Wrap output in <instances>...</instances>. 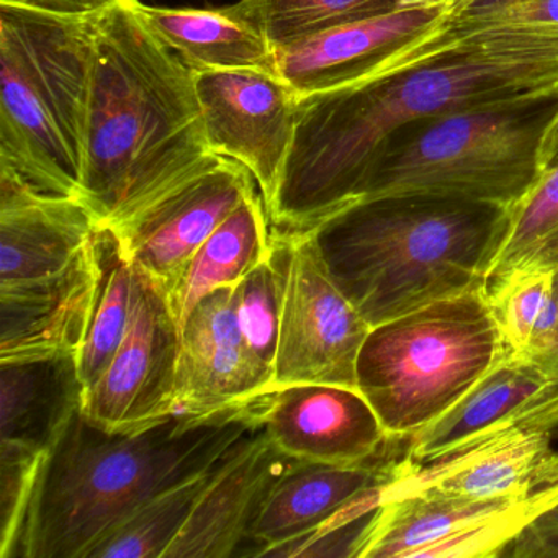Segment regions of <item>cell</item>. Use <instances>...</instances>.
Here are the masks:
<instances>
[{
    "instance_id": "cell-1",
    "label": "cell",
    "mask_w": 558,
    "mask_h": 558,
    "mask_svg": "<svg viewBox=\"0 0 558 558\" xmlns=\"http://www.w3.org/2000/svg\"><path fill=\"white\" fill-rule=\"evenodd\" d=\"M554 89L558 35L440 27L404 63L299 100L269 221L279 233L308 231L357 202L378 149L407 123Z\"/></svg>"
},
{
    "instance_id": "cell-2",
    "label": "cell",
    "mask_w": 558,
    "mask_h": 558,
    "mask_svg": "<svg viewBox=\"0 0 558 558\" xmlns=\"http://www.w3.org/2000/svg\"><path fill=\"white\" fill-rule=\"evenodd\" d=\"M194 71L133 0L96 15L81 201L113 227L214 165Z\"/></svg>"
},
{
    "instance_id": "cell-3",
    "label": "cell",
    "mask_w": 558,
    "mask_h": 558,
    "mask_svg": "<svg viewBox=\"0 0 558 558\" xmlns=\"http://www.w3.org/2000/svg\"><path fill=\"white\" fill-rule=\"evenodd\" d=\"M259 398L208 417L178 411L126 434L77 411L45 459L11 558H90L146 501L210 469L260 426Z\"/></svg>"
},
{
    "instance_id": "cell-4",
    "label": "cell",
    "mask_w": 558,
    "mask_h": 558,
    "mask_svg": "<svg viewBox=\"0 0 558 558\" xmlns=\"http://www.w3.org/2000/svg\"><path fill=\"white\" fill-rule=\"evenodd\" d=\"M511 208L430 192L365 197L308 230L331 279L371 326L486 290Z\"/></svg>"
},
{
    "instance_id": "cell-5",
    "label": "cell",
    "mask_w": 558,
    "mask_h": 558,
    "mask_svg": "<svg viewBox=\"0 0 558 558\" xmlns=\"http://www.w3.org/2000/svg\"><path fill=\"white\" fill-rule=\"evenodd\" d=\"M96 15L0 4V165L81 198Z\"/></svg>"
},
{
    "instance_id": "cell-6",
    "label": "cell",
    "mask_w": 558,
    "mask_h": 558,
    "mask_svg": "<svg viewBox=\"0 0 558 558\" xmlns=\"http://www.w3.org/2000/svg\"><path fill=\"white\" fill-rule=\"evenodd\" d=\"M557 110L554 89L407 123L378 149L361 198L430 192L514 207L541 178L542 136Z\"/></svg>"
},
{
    "instance_id": "cell-7",
    "label": "cell",
    "mask_w": 558,
    "mask_h": 558,
    "mask_svg": "<svg viewBox=\"0 0 558 558\" xmlns=\"http://www.w3.org/2000/svg\"><path fill=\"white\" fill-rule=\"evenodd\" d=\"M511 351L486 290L437 300L372 326L355 387L390 439H408L456 407Z\"/></svg>"
},
{
    "instance_id": "cell-8",
    "label": "cell",
    "mask_w": 558,
    "mask_h": 558,
    "mask_svg": "<svg viewBox=\"0 0 558 558\" xmlns=\"http://www.w3.org/2000/svg\"><path fill=\"white\" fill-rule=\"evenodd\" d=\"M272 241L283 274L272 390L296 384L355 387L372 326L336 286L308 231L277 233Z\"/></svg>"
},
{
    "instance_id": "cell-9",
    "label": "cell",
    "mask_w": 558,
    "mask_h": 558,
    "mask_svg": "<svg viewBox=\"0 0 558 558\" xmlns=\"http://www.w3.org/2000/svg\"><path fill=\"white\" fill-rule=\"evenodd\" d=\"M129 331L107 371L84 393L83 414L109 433H136L175 411L179 328L168 293L133 267Z\"/></svg>"
},
{
    "instance_id": "cell-10",
    "label": "cell",
    "mask_w": 558,
    "mask_h": 558,
    "mask_svg": "<svg viewBox=\"0 0 558 558\" xmlns=\"http://www.w3.org/2000/svg\"><path fill=\"white\" fill-rule=\"evenodd\" d=\"M254 184L243 165L220 158L138 214L107 228L132 266L171 299L202 244L257 192Z\"/></svg>"
},
{
    "instance_id": "cell-11",
    "label": "cell",
    "mask_w": 558,
    "mask_h": 558,
    "mask_svg": "<svg viewBox=\"0 0 558 558\" xmlns=\"http://www.w3.org/2000/svg\"><path fill=\"white\" fill-rule=\"evenodd\" d=\"M194 83L211 153L253 174L267 210L295 135L299 96L264 70L202 71Z\"/></svg>"
},
{
    "instance_id": "cell-12",
    "label": "cell",
    "mask_w": 558,
    "mask_h": 558,
    "mask_svg": "<svg viewBox=\"0 0 558 558\" xmlns=\"http://www.w3.org/2000/svg\"><path fill=\"white\" fill-rule=\"evenodd\" d=\"M554 434L529 426L488 430L450 452L395 463L393 476L381 489V501L408 495L450 498L519 499L558 483V450Z\"/></svg>"
},
{
    "instance_id": "cell-13",
    "label": "cell",
    "mask_w": 558,
    "mask_h": 558,
    "mask_svg": "<svg viewBox=\"0 0 558 558\" xmlns=\"http://www.w3.org/2000/svg\"><path fill=\"white\" fill-rule=\"evenodd\" d=\"M274 371L244 341L236 286L202 299L181 325L175 411L208 417L272 390Z\"/></svg>"
},
{
    "instance_id": "cell-14",
    "label": "cell",
    "mask_w": 558,
    "mask_h": 558,
    "mask_svg": "<svg viewBox=\"0 0 558 558\" xmlns=\"http://www.w3.org/2000/svg\"><path fill=\"white\" fill-rule=\"evenodd\" d=\"M453 4L400 9L276 50V71L299 99L351 86L404 63L440 31Z\"/></svg>"
},
{
    "instance_id": "cell-15",
    "label": "cell",
    "mask_w": 558,
    "mask_h": 558,
    "mask_svg": "<svg viewBox=\"0 0 558 558\" xmlns=\"http://www.w3.org/2000/svg\"><path fill=\"white\" fill-rule=\"evenodd\" d=\"M257 420L280 452L302 462L361 465L390 440L367 398L344 385L274 388L259 398Z\"/></svg>"
},
{
    "instance_id": "cell-16",
    "label": "cell",
    "mask_w": 558,
    "mask_h": 558,
    "mask_svg": "<svg viewBox=\"0 0 558 558\" xmlns=\"http://www.w3.org/2000/svg\"><path fill=\"white\" fill-rule=\"evenodd\" d=\"M99 231L61 272L0 286V364L77 359L102 283Z\"/></svg>"
},
{
    "instance_id": "cell-17",
    "label": "cell",
    "mask_w": 558,
    "mask_h": 558,
    "mask_svg": "<svg viewBox=\"0 0 558 558\" xmlns=\"http://www.w3.org/2000/svg\"><path fill=\"white\" fill-rule=\"evenodd\" d=\"M395 463L361 465L296 460L274 485L254 519L246 557H269L280 545L374 514Z\"/></svg>"
},
{
    "instance_id": "cell-18",
    "label": "cell",
    "mask_w": 558,
    "mask_h": 558,
    "mask_svg": "<svg viewBox=\"0 0 558 558\" xmlns=\"http://www.w3.org/2000/svg\"><path fill=\"white\" fill-rule=\"evenodd\" d=\"M296 459L254 427L218 460L191 518L165 558L246 557L250 532L264 501Z\"/></svg>"
},
{
    "instance_id": "cell-19",
    "label": "cell",
    "mask_w": 558,
    "mask_h": 558,
    "mask_svg": "<svg viewBox=\"0 0 558 558\" xmlns=\"http://www.w3.org/2000/svg\"><path fill=\"white\" fill-rule=\"evenodd\" d=\"M506 426L558 434V378L529 355L508 351L444 416L408 437L404 457L427 462Z\"/></svg>"
},
{
    "instance_id": "cell-20",
    "label": "cell",
    "mask_w": 558,
    "mask_h": 558,
    "mask_svg": "<svg viewBox=\"0 0 558 558\" xmlns=\"http://www.w3.org/2000/svg\"><path fill=\"white\" fill-rule=\"evenodd\" d=\"M102 227L77 197L44 194L0 165V286L66 269Z\"/></svg>"
},
{
    "instance_id": "cell-21",
    "label": "cell",
    "mask_w": 558,
    "mask_h": 558,
    "mask_svg": "<svg viewBox=\"0 0 558 558\" xmlns=\"http://www.w3.org/2000/svg\"><path fill=\"white\" fill-rule=\"evenodd\" d=\"M519 499L475 501L436 495L385 499L365 531L357 558L495 557L489 527Z\"/></svg>"
},
{
    "instance_id": "cell-22",
    "label": "cell",
    "mask_w": 558,
    "mask_h": 558,
    "mask_svg": "<svg viewBox=\"0 0 558 558\" xmlns=\"http://www.w3.org/2000/svg\"><path fill=\"white\" fill-rule=\"evenodd\" d=\"M83 401L76 357L0 364V446L48 457Z\"/></svg>"
},
{
    "instance_id": "cell-23",
    "label": "cell",
    "mask_w": 558,
    "mask_h": 558,
    "mask_svg": "<svg viewBox=\"0 0 558 558\" xmlns=\"http://www.w3.org/2000/svg\"><path fill=\"white\" fill-rule=\"evenodd\" d=\"M145 27L194 71H276V53L256 31L225 9H169L133 0Z\"/></svg>"
},
{
    "instance_id": "cell-24",
    "label": "cell",
    "mask_w": 558,
    "mask_h": 558,
    "mask_svg": "<svg viewBox=\"0 0 558 558\" xmlns=\"http://www.w3.org/2000/svg\"><path fill=\"white\" fill-rule=\"evenodd\" d=\"M269 215L263 195L251 194L207 238L169 299L179 328L185 316L208 293L238 286L272 253Z\"/></svg>"
},
{
    "instance_id": "cell-25",
    "label": "cell",
    "mask_w": 558,
    "mask_h": 558,
    "mask_svg": "<svg viewBox=\"0 0 558 558\" xmlns=\"http://www.w3.org/2000/svg\"><path fill=\"white\" fill-rule=\"evenodd\" d=\"M223 9L256 31L276 51L344 25L400 11V0H240Z\"/></svg>"
},
{
    "instance_id": "cell-26",
    "label": "cell",
    "mask_w": 558,
    "mask_h": 558,
    "mask_svg": "<svg viewBox=\"0 0 558 558\" xmlns=\"http://www.w3.org/2000/svg\"><path fill=\"white\" fill-rule=\"evenodd\" d=\"M531 272L558 274V165L542 172L527 194L511 207L508 231L489 270L488 286Z\"/></svg>"
},
{
    "instance_id": "cell-27",
    "label": "cell",
    "mask_w": 558,
    "mask_h": 558,
    "mask_svg": "<svg viewBox=\"0 0 558 558\" xmlns=\"http://www.w3.org/2000/svg\"><path fill=\"white\" fill-rule=\"evenodd\" d=\"M102 283L94 306L89 331L77 354V371L84 393L107 371L129 331L133 305V266L107 227H100Z\"/></svg>"
},
{
    "instance_id": "cell-28",
    "label": "cell",
    "mask_w": 558,
    "mask_h": 558,
    "mask_svg": "<svg viewBox=\"0 0 558 558\" xmlns=\"http://www.w3.org/2000/svg\"><path fill=\"white\" fill-rule=\"evenodd\" d=\"M217 463L146 501L93 551L90 558H165L191 518Z\"/></svg>"
},
{
    "instance_id": "cell-29",
    "label": "cell",
    "mask_w": 558,
    "mask_h": 558,
    "mask_svg": "<svg viewBox=\"0 0 558 558\" xmlns=\"http://www.w3.org/2000/svg\"><path fill=\"white\" fill-rule=\"evenodd\" d=\"M283 274L272 253L236 286V316L251 351L274 371L282 316Z\"/></svg>"
},
{
    "instance_id": "cell-30",
    "label": "cell",
    "mask_w": 558,
    "mask_h": 558,
    "mask_svg": "<svg viewBox=\"0 0 558 558\" xmlns=\"http://www.w3.org/2000/svg\"><path fill=\"white\" fill-rule=\"evenodd\" d=\"M554 279V272L515 274L486 287L502 339L515 354H527Z\"/></svg>"
},
{
    "instance_id": "cell-31",
    "label": "cell",
    "mask_w": 558,
    "mask_h": 558,
    "mask_svg": "<svg viewBox=\"0 0 558 558\" xmlns=\"http://www.w3.org/2000/svg\"><path fill=\"white\" fill-rule=\"evenodd\" d=\"M444 32L509 31L558 35V0H456Z\"/></svg>"
},
{
    "instance_id": "cell-32",
    "label": "cell",
    "mask_w": 558,
    "mask_h": 558,
    "mask_svg": "<svg viewBox=\"0 0 558 558\" xmlns=\"http://www.w3.org/2000/svg\"><path fill=\"white\" fill-rule=\"evenodd\" d=\"M502 555L514 558H558V522L535 519L519 532Z\"/></svg>"
},
{
    "instance_id": "cell-33",
    "label": "cell",
    "mask_w": 558,
    "mask_h": 558,
    "mask_svg": "<svg viewBox=\"0 0 558 558\" xmlns=\"http://www.w3.org/2000/svg\"><path fill=\"white\" fill-rule=\"evenodd\" d=\"M116 2L117 0H0V4L19 5L63 17H90L106 11Z\"/></svg>"
},
{
    "instance_id": "cell-34",
    "label": "cell",
    "mask_w": 558,
    "mask_h": 558,
    "mask_svg": "<svg viewBox=\"0 0 558 558\" xmlns=\"http://www.w3.org/2000/svg\"><path fill=\"white\" fill-rule=\"evenodd\" d=\"M522 515L525 518V525L535 519L558 522V483L529 495L522 506Z\"/></svg>"
},
{
    "instance_id": "cell-35",
    "label": "cell",
    "mask_w": 558,
    "mask_h": 558,
    "mask_svg": "<svg viewBox=\"0 0 558 558\" xmlns=\"http://www.w3.org/2000/svg\"><path fill=\"white\" fill-rule=\"evenodd\" d=\"M558 165V110L548 123L541 143L542 172Z\"/></svg>"
},
{
    "instance_id": "cell-36",
    "label": "cell",
    "mask_w": 558,
    "mask_h": 558,
    "mask_svg": "<svg viewBox=\"0 0 558 558\" xmlns=\"http://www.w3.org/2000/svg\"><path fill=\"white\" fill-rule=\"evenodd\" d=\"M529 357L534 359L548 375L558 378V341L547 345V348L542 349V351L534 352V354L529 355Z\"/></svg>"
},
{
    "instance_id": "cell-37",
    "label": "cell",
    "mask_w": 558,
    "mask_h": 558,
    "mask_svg": "<svg viewBox=\"0 0 558 558\" xmlns=\"http://www.w3.org/2000/svg\"><path fill=\"white\" fill-rule=\"evenodd\" d=\"M456 0H400V9L433 8V5L450 4Z\"/></svg>"
},
{
    "instance_id": "cell-38",
    "label": "cell",
    "mask_w": 558,
    "mask_h": 558,
    "mask_svg": "<svg viewBox=\"0 0 558 558\" xmlns=\"http://www.w3.org/2000/svg\"><path fill=\"white\" fill-rule=\"evenodd\" d=\"M557 341H558V338H557Z\"/></svg>"
}]
</instances>
